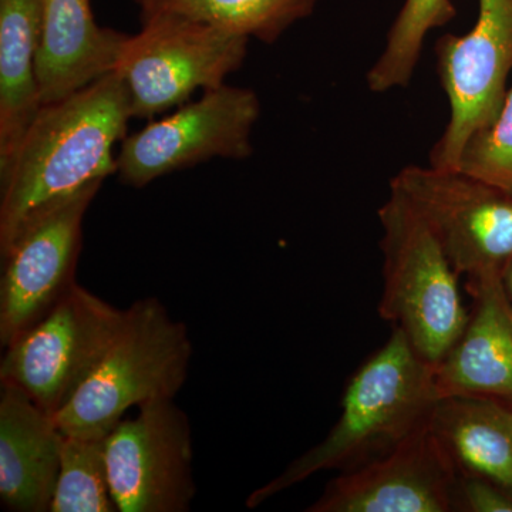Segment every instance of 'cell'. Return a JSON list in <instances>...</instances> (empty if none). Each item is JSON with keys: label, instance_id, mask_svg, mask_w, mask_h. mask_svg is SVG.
Returning <instances> with one entry per match:
<instances>
[{"label": "cell", "instance_id": "obj_19", "mask_svg": "<svg viewBox=\"0 0 512 512\" xmlns=\"http://www.w3.org/2000/svg\"><path fill=\"white\" fill-rule=\"evenodd\" d=\"M451 0H404L394 20L382 55L367 72L370 92L382 94L409 86L431 30L456 18Z\"/></svg>", "mask_w": 512, "mask_h": 512}, {"label": "cell", "instance_id": "obj_4", "mask_svg": "<svg viewBox=\"0 0 512 512\" xmlns=\"http://www.w3.org/2000/svg\"><path fill=\"white\" fill-rule=\"evenodd\" d=\"M382 227L380 318L402 330L424 360L437 366L466 328L460 274L436 235L399 192L377 211Z\"/></svg>", "mask_w": 512, "mask_h": 512}, {"label": "cell", "instance_id": "obj_9", "mask_svg": "<svg viewBox=\"0 0 512 512\" xmlns=\"http://www.w3.org/2000/svg\"><path fill=\"white\" fill-rule=\"evenodd\" d=\"M190 419L174 399L154 400L106 436L111 495L119 512H187L192 476Z\"/></svg>", "mask_w": 512, "mask_h": 512}, {"label": "cell", "instance_id": "obj_3", "mask_svg": "<svg viewBox=\"0 0 512 512\" xmlns=\"http://www.w3.org/2000/svg\"><path fill=\"white\" fill-rule=\"evenodd\" d=\"M191 359L187 325L171 318L157 298L134 302L92 375L55 414L60 430L104 439L133 407L175 399Z\"/></svg>", "mask_w": 512, "mask_h": 512}, {"label": "cell", "instance_id": "obj_16", "mask_svg": "<svg viewBox=\"0 0 512 512\" xmlns=\"http://www.w3.org/2000/svg\"><path fill=\"white\" fill-rule=\"evenodd\" d=\"M430 426L458 474L487 478L512 494V403L480 396L440 397Z\"/></svg>", "mask_w": 512, "mask_h": 512}, {"label": "cell", "instance_id": "obj_1", "mask_svg": "<svg viewBox=\"0 0 512 512\" xmlns=\"http://www.w3.org/2000/svg\"><path fill=\"white\" fill-rule=\"evenodd\" d=\"M131 119L116 72L40 109L0 173V251L40 211L116 174L114 147Z\"/></svg>", "mask_w": 512, "mask_h": 512}, {"label": "cell", "instance_id": "obj_7", "mask_svg": "<svg viewBox=\"0 0 512 512\" xmlns=\"http://www.w3.org/2000/svg\"><path fill=\"white\" fill-rule=\"evenodd\" d=\"M259 116L261 101L254 90L228 84L205 90L200 100L126 136L116 174L128 187L144 188L212 158L245 160L254 153L251 136Z\"/></svg>", "mask_w": 512, "mask_h": 512}, {"label": "cell", "instance_id": "obj_12", "mask_svg": "<svg viewBox=\"0 0 512 512\" xmlns=\"http://www.w3.org/2000/svg\"><path fill=\"white\" fill-rule=\"evenodd\" d=\"M458 473L430 421L382 456L340 471L308 512H453Z\"/></svg>", "mask_w": 512, "mask_h": 512}, {"label": "cell", "instance_id": "obj_2", "mask_svg": "<svg viewBox=\"0 0 512 512\" xmlns=\"http://www.w3.org/2000/svg\"><path fill=\"white\" fill-rule=\"evenodd\" d=\"M436 366L424 360L402 330L350 377L335 426L315 447L249 495L256 508L320 471H345L382 456L429 423L439 400Z\"/></svg>", "mask_w": 512, "mask_h": 512}, {"label": "cell", "instance_id": "obj_15", "mask_svg": "<svg viewBox=\"0 0 512 512\" xmlns=\"http://www.w3.org/2000/svg\"><path fill=\"white\" fill-rule=\"evenodd\" d=\"M37 82L43 106L116 70L126 33L100 28L90 0H40Z\"/></svg>", "mask_w": 512, "mask_h": 512}, {"label": "cell", "instance_id": "obj_23", "mask_svg": "<svg viewBox=\"0 0 512 512\" xmlns=\"http://www.w3.org/2000/svg\"><path fill=\"white\" fill-rule=\"evenodd\" d=\"M501 281H503L505 293H507L512 305V258L504 265L503 271H501Z\"/></svg>", "mask_w": 512, "mask_h": 512}, {"label": "cell", "instance_id": "obj_22", "mask_svg": "<svg viewBox=\"0 0 512 512\" xmlns=\"http://www.w3.org/2000/svg\"><path fill=\"white\" fill-rule=\"evenodd\" d=\"M454 511L512 512V494L487 478L458 474Z\"/></svg>", "mask_w": 512, "mask_h": 512}, {"label": "cell", "instance_id": "obj_24", "mask_svg": "<svg viewBox=\"0 0 512 512\" xmlns=\"http://www.w3.org/2000/svg\"><path fill=\"white\" fill-rule=\"evenodd\" d=\"M134 2H136V3H137V2H138V0H134Z\"/></svg>", "mask_w": 512, "mask_h": 512}, {"label": "cell", "instance_id": "obj_10", "mask_svg": "<svg viewBox=\"0 0 512 512\" xmlns=\"http://www.w3.org/2000/svg\"><path fill=\"white\" fill-rule=\"evenodd\" d=\"M101 184H93L30 218L2 255L0 343L22 335L76 282L83 220Z\"/></svg>", "mask_w": 512, "mask_h": 512}, {"label": "cell", "instance_id": "obj_21", "mask_svg": "<svg viewBox=\"0 0 512 512\" xmlns=\"http://www.w3.org/2000/svg\"><path fill=\"white\" fill-rule=\"evenodd\" d=\"M457 170L512 194V87L493 123L468 138Z\"/></svg>", "mask_w": 512, "mask_h": 512}, {"label": "cell", "instance_id": "obj_5", "mask_svg": "<svg viewBox=\"0 0 512 512\" xmlns=\"http://www.w3.org/2000/svg\"><path fill=\"white\" fill-rule=\"evenodd\" d=\"M249 40L181 16L141 20L140 32L124 40L114 70L126 83L131 116L154 120L198 89L222 86L247 59Z\"/></svg>", "mask_w": 512, "mask_h": 512}, {"label": "cell", "instance_id": "obj_6", "mask_svg": "<svg viewBox=\"0 0 512 512\" xmlns=\"http://www.w3.org/2000/svg\"><path fill=\"white\" fill-rule=\"evenodd\" d=\"M124 309L76 284L5 349L0 384L18 387L45 412L59 413L99 365Z\"/></svg>", "mask_w": 512, "mask_h": 512}, {"label": "cell", "instance_id": "obj_11", "mask_svg": "<svg viewBox=\"0 0 512 512\" xmlns=\"http://www.w3.org/2000/svg\"><path fill=\"white\" fill-rule=\"evenodd\" d=\"M437 73L450 104L430 165L457 170L468 138L490 126L503 106L512 70V0H478L474 28L436 43Z\"/></svg>", "mask_w": 512, "mask_h": 512}, {"label": "cell", "instance_id": "obj_13", "mask_svg": "<svg viewBox=\"0 0 512 512\" xmlns=\"http://www.w3.org/2000/svg\"><path fill=\"white\" fill-rule=\"evenodd\" d=\"M467 288L474 309L460 339L436 366L437 393L512 403V305L501 272L467 279Z\"/></svg>", "mask_w": 512, "mask_h": 512}, {"label": "cell", "instance_id": "obj_18", "mask_svg": "<svg viewBox=\"0 0 512 512\" xmlns=\"http://www.w3.org/2000/svg\"><path fill=\"white\" fill-rule=\"evenodd\" d=\"M319 0H138L141 20L181 16L271 45L311 16Z\"/></svg>", "mask_w": 512, "mask_h": 512}, {"label": "cell", "instance_id": "obj_14", "mask_svg": "<svg viewBox=\"0 0 512 512\" xmlns=\"http://www.w3.org/2000/svg\"><path fill=\"white\" fill-rule=\"evenodd\" d=\"M64 434L53 414L0 384V501L13 512H50Z\"/></svg>", "mask_w": 512, "mask_h": 512}, {"label": "cell", "instance_id": "obj_20", "mask_svg": "<svg viewBox=\"0 0 512 512\" xmlns=\"http://www.w3.org/2000/svg\"><path fill=\"white\" fill-rule=\"evenodd\" d=\"M50 512H119L110 490L106 437L64 434Z\"/></svg>", "mask_w": 512, "mask_h": 512}, {"label": "cell", "instance_id": "obj_8", "mask_svg": "<svg viewBox=\"0 0 512 512\" xmlns=\"http://www.w3.org/2000/svg\"><path fill=\"white\" fill-rule=\"evenodd\" d=\"M390 190L429 225L458 274L471 279L501 272L512 258V194L430 164L407 165Z\"/></svg>", "mask_w": 512, "mask_h": 512}, {"label": "cell", "instance_id": "obj_17", "mask_svg": "<svg viewBox=\"0 0 512 512\" xmlns=\"http://www.w3.org/2000/svg\"><path fill=\"white\" fill-rule=\"evenodd\" d=\"M40 0H0V173L42 109L37 82Z\"/></svg>", "mask_w": 512, "mask_h": 512}]
</instances>
